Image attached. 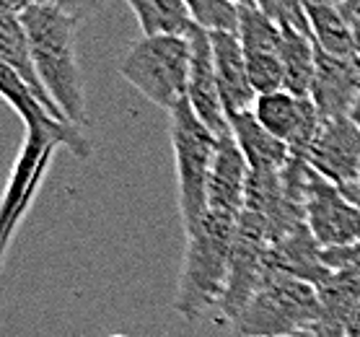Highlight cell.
<instances>
[{"instance_id":"6da1fadb","label":"cell","mask_w":360,"mask_h":337,"mask_svg":"<svg viewBox=\"0 0 360 337\" xmlns=\"http://www.w3.org/2000/svg\"><path fill=\"white\" fill-rule=\"evenodd\" d=\"M0 91L11 107L16 109L21 122L26 127V140L21 151H18V161L11 174V184L6 192V208H3V244L8 247L11 236L26 208L32 205L37 187L44 179L47 164L55 148L63 146L73 156L89 158L91 156V143L81 132V127L68 120H60L41 104L24 83L18 81V75L11 68L0 65Z\"/></svg>"},{"instance_id":"7a4b0ae2","label":"cell","mask_w":360,"mask_h":337,"mask_svg":"<svg viewBox=\"0 0 360 337\" xmlns=\"http://www.w3.org/2000/svg\"><path fill=\"white\" fill-rule=\"evenodd\" d=\"M21 24L32 44L34 63L44 89L58 101V107L65 112L70 122L86 127L89 125L86 86L78 63V44H75V29L81 21L58 11L55 6L34 3L32 8L21 13Z\"/></svg>"},{"instance_id":"3957f363","label":"cell","mask_w":360,"mask_h":337,"mask_svg":"<svg viewBox=\"0 0 360 337\" xmlns=\"http://www.w3.org/2000/svg\"><path fill=\"white\" fill-rule=\"evenodd\" d=\"M236 221L238 218L207 210L202 221L184 231L187 244L174 293V312L187 322L202 319L213 306H221L229 286Z\"/></svg>"},{"instance_id":"277c9868","label":"cell","mask_w":360,"mask_h":337,"mask_svg":"<svg viewBox=\"0 0 360 337\" xmlns=\"http://www.w3.org/2000/svg\"><path fill=\"white\" fill-rule=\"evenodd\" d=\"M192 44L187 34L140 37L120 63V73L140 96L172 112L187 99Z\"/></svg>"},{"instance_id":"5b68a950","label":"cell","mask_w":360,"mask_h":337,"mask_svg":"<svg viewBox=\"0 0 360 337\" xmlns=\"http://www.w3.org/2000/svg\"><path fill=\"white\" fill-rule=\"evenodd\" d=\"M169 132H172L181 226L189 231L207 213V179L218 148V135L195 115L187 99L169 112Z\"/></svg>"},{"instance_id":"8992f818","label":"cell","mask_w":360,"mask_h":337,"mask_svg":"<svg viewBox=\"0 0 360 337\" xmlns=\"http://www.w3.org/2000/svg\"><path fill=\"white\" fill-rule=\"evenodd\" d=\"M319 317V288L293 278H270L231 324L236 337H278L314 329Z\"/></svg>"},{"instance_id":"52a82bcc","label":"cell","mask_w":360,"mask_h":337,"mask_svg":"<svg viewBox=\"0 0 360 337\" xmlns=\"http://www.w3.org/2000/svg\"><path fill=\"white\" fill-rule=\"evenodd\" d=\"M272 247V231L259 213L246 210L238 215L233 249H231V272L229 286L218 306L221 317L233 322L241 314L252 296L267 280V255Z\"/></svg>"},{"instance_id":"ba28073f","label":"cell","mask_w":360,"mask_h":337,"mask_svg":"<svg viewBox=\"0 0 360 337\" xmlns=\"http://www.w3.org/2000/svg\"><path fill=\"white\" fill-rule=\"evenodd\" d=\"M306 226L321 247H350L360 241V208L335 182L314 172L306 200H303Z\"/></svg>"},{"instance_id":"9c48e42d","label":"cell","mask_w":360,"mask_h":337,"mask_svg":"<svg viewBox=\"0 0 360 337\" xmlns=\"http://www.w3.org/2000/svg\"><path fill=\"white\" fill-rule=\"evenodd\" d=\"M301 158L337 187H352L360 179V127L352 117L321 120L311 146Z\"/></svg>"},{"instance_id":"30bf717a","label":"cell","mask_w":360,"mask_h":337,"mask_svg":"<svg viewBox=\"0 0 360 337\" xmlns=\"http://www.w3.org/2000/svg\"><path fill=\"white\" fill-rule=\"evenodd\" d=\"M252 112L275 138L285 140L295 156L306 153L321 125V115L311 96H298L285 89L259 94Z\"/></svg>"},{"instance_id":"8fae6325","label":"cell","mask_w":360,"mask_h":337,"mask_svg":"<svg viewBox=\"0 0 360 337\" xmlns=\"http://www.w3.org/2000/svg\"><path fill=\"white\" fill-rule=\"evenodd\" d=\"M192 44V63H189V83H187V101L195 109V115L202 120L215 135L231 130L229 115L223 107L221 89H218V75H215V58L210 32L192 24L187 32Z\"/></svg>"},{"instance_id":"7c38bea8","label":"cell","mask_w":360,"mask_h":337,"mask_svg":"<svg viewBox=\"0 0 360 337\" xmlns=\"http://www.w3.org/2000/svg\"><path fill=\"white\" fill-rule=\"evenodd\" d=\"M309 96L321 120L350 117L360 101V60L329 55L316 47V73Z\"/></svg>"},{"instance_id":"4fadbf2b","label":"cell","mask_w":360,"mask_h":337,"mask_svg":"<svg viewBox=\"0 0 360 337\" xmlns=\"http://www.w3.org/2000/svg\"><path fill=\"white\" fill-rule=\"evenodd\" d=\"M249 174V161L238 148L233 132L229 130L218 135V148L207 179V210L229 218H238L244 213Z\"/></svg>"},{"instance_id":"5bb4252c","label":"cell","mask_w":360,"mask_h":337,"mask_svg":"<svg viewBox=\"0 0 360 337\" xmlns=\"http://www.w3.org/2000/svg\"><path fill=\"white\" fill-rule=\"evenodd\" d=\"M321 244L314 239L309 226L303 223L283 239H278L267 255V280L270 278H293L311 283L319 288L332 275L321 260Z\"/></svg>"},{"instance_id":"9a60e30c","label":"cell","mask_w":360,"mask_h":337,"mask_svg":"<svg viewBox=\"0 0 360 337\" xmlns=\"http://www.w3.org/2000/svg\"><path fill=\"white\" fill-rule=\"evenodd\" d=\"M215 58V75H218V89L226 107L229 120L233 115L254 109L257 91L249 81V68H246L244 47L238 42V34L233 32H210Z\"/></svg>"},{"instance_id":"2e32d148","label":"cell","mask_w":360,"mask_h":337,"mask_svg":"<svg viewBox=\"0 0 360 337\" xmlns=\"http://www.w3.org/2000/svg\"><path fill=\"white\" fill-rule=\"evenodd\" d=\"M0 60H3V65L11 68L18 75V81L24 83L26 89L32 91L52 115L60 117V120H68L65 112L58 107V101L49 96V91L41 83L39 70H37V63H34L32 55V44H29V37H26V29L21 24V16H16V13H0Z\"/></svg>"},{"instance_id":"e0dca14e","label":"cell","mask_w":360,"mask_h":337,"mask_svg":"<svg viewBox=\"0 0 360 337\" xmlns=\"http://www.w3.org/2000/svg\"><path fill=\"white\" fill-rule=\"evenodd\" d=\"M231 132L236 138L238 148L249 161V169L252 172H283L285 164L290 161L293 151L285 140L275 138L267 127H264L254 112H241V115H233L229 120Z\"/></svg>"},{"instance_id":"ac0fdd59","label":"cell","mask_w":360,"mask_h":337,"mask_svg":"<svg viewBox=\"0 0 360 337\" xmlns=\"http://www.w3.org/2000/svg\"><path fill=\"white\" fill-rule=\"evenodd\" d=\"M309 32L316 47L329 55L340 58H358L355 55V39H352V26L337 13L327 0H301Z\"/></svg>"},{"instance_id":"d6986e66","label":"cell","mask_w":360,"mask_h":337,"mask_svg":"<svg viewBox=\"0 0 360 337\" xmlns=\"http://www.w3.org/2000/svg\"><path fill=\"white\" fill-rule=\"evenodd\" d=\"M280 60H283V75H285L283 89L298 96H309L314 73H316V42L311 39V34L283 29Z\"/></svg>"},{"instance_id":"ffe728a7","label":"cell","mask_w":360,"mask_h":337,"mask_svg":"<svg viewBox=\"0 0 360 337\" xmlns=\"http://www.w3.org/2000/svg\"><path fill=\"white\" fill-rule=\"evenodd\" d=\"M135 13L143 37L158 34H187L192 29L184 0H124Z\"/></svg>"},{"instance_id":"44dd1931","label":"cell","mask_w":360,"mask_h":337,"mask_svg":"<svg viewBox=\"0 0 360 337\" xmlns=\"http://www.w3.org/2000/svg\"><path fill=\"white\" fill-rule=\"evenodd\" d=\"M192 24L205 32H238L241 8L231 0H184Z\"/></svg>"},{"instance_id":"7402d4cb","label":"cell","mask_w":360,"mask_h":337,"mask_svg":"<svg viewBox=\"0 0 360 337\" xmlns=\"http://www.w3.org/2000/svg\"><path fill=\"white\" fill-rule=\"evenodd\" d=\"M257 8L267 13L283 29H298L303 34H311L301 0H257Z\"/></svg>"},{"instance_id":"603a6c76","label":"cell","mask_w":360,"mask_h":337,"mask_svg":"<svg viewBox=\"0 0 360 337\" xmlns=\"http://www.w3.org/2000/svg\"><path fill=\"white\" fill-rule=\"evenodd\" d=\"M39 3L55 6V8L63 11V13H68V16H73V18H78V21H83L89 13L98 11L104 3H109V0H39Z\"/></svg>"},{"instance_id":"cb8c5ba5","label":"cell","mask_w":360,"mask_h":337,"mask_svg":"<svg viewBox=\"0 0 360 337\" xmlns=\"http://www.w3.org/2000/svg\"><path fill=\"white\" fill-rule=\"evenodd\" d=\"M329 6L340 13V16L347 21V24H355V18L360 16V0H327Z\"/></svg>"},{"instance_id":"d4e9b609","label":"cell","mask_w":360,"mask_h":337,"mask_svg":"<svg viewBox=\"0 0 360 337\" xmlns=\"http://www.w3.org/2000/svg\"><path fill=\"white\" fill-rule=\"evenodd\" d=\"M342 337H360V304L345 317L342 324Z\"/></svg>"},{"instance_id":"484cf974","label":"cell","mask_w":360,"mask_h":337,"mask_svg":"<svg viewBox=\"0 0 360 337\" xmlns=\"http://www.w3.org/2000/svg\"><path fill=\"white\" fill-rule=\"evenodd\" d=\"M34 3H39V0H0V13H16V16H21L26 8H32Z\"/></svg>"},{"instance_id":"4316f807","label":"cell","mask_w":360,"mask_h":337,"mask_svg":"<svg viewBox=\"0 0 360 337\" xmlns=\"http://www.w3.org/2000/svg\"><path fill=\"white\" fill-rule=\"evenodd\" d=\"M352 39H355V55L360 60V16L355 18V24H352Z\"/></svg>"},{"instance_id":"83f0119b","label":"cell","mask_w":360,"mask_h":337,"mask_svg":"<svg viewBox=\"0 0 360 337\" xmlns=\"http://www.w3.org/2000/svg\"><path fill=\"white\" fill-rule=\"evenodd\" d=\"M236 337V335H233ZM278 337H316L314 329H298V332H290V335H278Z\"/></svg>"},{"instance_id":"f1b7e54d","label":"cell","mask_w":360,"mask_h":337,"mask_svg":"<svg viewBox=\"0 0 360 337\" xmlns=\"http://www.w3.org/2000/svg\"><path fill=\"white\" fill-rule=\"evenodd\" d=\"M233 6H238V8H254L257 6V0H231Z\"/></svg>"},{"instance_id":"f546056e","label":"cell","mask_w":360,"mask_h":337,"mask_svg":"<svg viewBox=\"0 0 360 337\" xmlns=\"http://www.w3.org/2000/svg\"><path fill=\"white\" fill-rule=\"evenodd\" d=\"M352 122H355V125H358V127H360V101H358V104H355V109H352Z\"/></svg>"},{"instance_id":"4dcf8cb0","label":"cell","mask_w":360,"mask_h":337,"mask_svg":"<svg viewBox=\"0 0 360 337\" xmlns=\"http://www.w3.org/2000/svg\"><path fill=\"white\" fill-rule=\"evenodd\" d=\"M358 187H360V179H358Z\"/></svg>"}]
</instances>
